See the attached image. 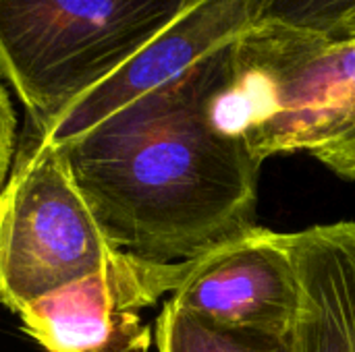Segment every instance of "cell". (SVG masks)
<instances>
[{
    "label": "cell",
    "instance_id": "cell-1",
    "mask_svg": "<svg viewBox=\"0 0 355 352\" xmlns=\"http://www.w3.org/2000/svg\"><path fill=\"white\" fill-rule=\"evenodd\" d=\"M229 44L54 145L104 234L131 255L179 263L258 226L264 162L210 114Z\"/></svg>",
    "mask_w": 355,
    "mask_h": 352
},
{
    "label": "cell",
    "instance_id": "cell-2",
    "mask_svg": "<svg viewBox=\"0 0 355 352\" xmlns=\"http://www.w3.org/2000/svg\"><path fill=\"white\" fill-rule=\"evenodd\" d=\"M210 114L262 162L310 154L355 124V39L258 19L229 44Z\"/></svg>",
    "mask_w": 355,
    "mask_h": 352
},
{
    "label": "cell",
    "instance_id": "cell-3",
    "mask_svg": "<svg viewBox=\"0 0 355 352\" xmlns=\"http://www.w3.org/2000/svg\"><path fill=\"white\" fill-rule=\"evenodd\" d=\"M189 0H0V79L42 131L100 85Z\"/></svg>",
    "mask_w": 355,
    "mask_h": 352
},
{
    "label": "cell",
    "instance_id": "cell-4",
    "mask_svg": "<svg viewBox=\"0 0 355 352\" xmlns=\"http://www.w3.org/2000/svg\"><path fill=\"white\" fill-rule=\"evenodd\" d=\"M119 249L94 218L58 147L27 124L0 187V301L21 313L108 270Z\"/></svg>",
    "mask_w": 355,
    "mask_h": 352
},
{
    "label": "cell",
    "instance_id": "cell-5",
    "mask_svg": "<svg viewBox=\"0 0 355 352\" xmlns=\"http://www.w3.org/2000/svg\"><path fill=\"white\" fill-rule=\"evenodd\" d=\"M189 268L191 259L156 263L123 251L108 270L40 299L19 317L48 352H150L141 311L173 295Z\"/></svg>",
    "mask_w": 355,
    "mask_h": 352
},
{
    "label": "cell",
    "instance_id": "cell-6",
    "mask_svg": "<svg viewBox=\"0 0 355 352\" xmlns=\"http://www.w3.org/2000/svg\"><path fill=\"white\" fill-rule=\"evenodd\" d=\"M168 301L227 328L291 336L297 276L287 232L254 226L191 259Z\"/></svg>",
    "mask_w": 355,
    "mask_h": 352
},
{
    "label": "cell",
    "instance_id": "cell-7",
    "mask_svg": "<svg viewBox=\"0 0 355 352\" xmlns=\"http://www.w3.org/2000/svg\"><path fill=\"white\" fill-rule=\"evenodd\" d=\"M264 2L189 0L183 12L162 33L116 73L67 106L42 131H35L37 137L48 145H62L137 98L164 87L252 27L260 19Z\"/></svg>",
    "mask_w": 355,
    "mask_h": 352
},
{
    "label": "cell",
    "instance_id": "cell-8",
    "mask_svg": "<svg viewBox=\"0 0 355 352\" xmlns=\"http://www.w3.org/2000/svg\"><path fill=\"white\" fill-rule=\"evenodd\" d=\"M297 276L295 352H355V220L287 232Z\"/></svg>",
    "mask_w": 355,
    "mask_h": 352
},
{
    "label": "cell",
    "instance_id": "cell-9",
    "mask_svg": "<svg viewBox=\"0 0 355 352\" xmlns=\"http://www.w3.org/2000/svg\"><path fill=\"white\" fill-rule=\"evenodd\" d=\"M158 352H295L291 336L214 324L166 301L156 319Z\"/></svg>",
    "mask_w": 355,
    "mask_h": 352
},
{
    "label": "cell",
    "instance_id": "cell-10",
    "mask_svg": "<svg viewBox=\"0 0 355 352\" xmlns=\"http://www.w3.org/2000/svg\"><path fill=\"white\" fill-rule=\"evenodd\" d=\"M352 15L355 0H266L260 19L335 37Z\"/></svg>",
    "mask_w": 355,
    "mask_h": 352
},
{
    "label": "cell",
    "instance_id": "cell-11",
    "mask_svg": "<svg viewBox=\"0 0 355 352\" xmlns=\"http://www.w3.org/2000/svg\"><path fill=\"white\" fill-rule=\"evenodd\" d=\"M310 156L324 164L331 172L355 180V124L337 135L335 139L312 149Z\"/></svg>",
    "mask_w": 355,
    "mask_h": 352
},
{
    "label": "cell",
    "instance_id": "cell-12",
    "mask_svg": "<svg viewBox=\"0 0 355 352\" xmlns=\"http://www.w3.org/2000/svg\"><path fill=\"white\" fill-rule=\"evenodd\" d=\"M17 118H15V110L10 106L8 93L4 91V87L0 85V187L4 185L12 158H15V149H17Z\"/></svg>",
    "mask_w": 355,
    "mask_h": 352
},
{
    "label": "cell",
    "instance_id": "cell-13",
    "mask_svg": "<svg viewBox=\"0 0 355 352\" xmlns=\"http://www.w3.org/2000/svg\"><path fill=\"white\" fill-rule=\"evenodd\" d=\"M335 37H343V39H355V15H352L345 23H343V27L339 29V33L335 35Z\"/></svg>",
    "mask_w": 355,
    "mask_h": 352
}]
</instances>
